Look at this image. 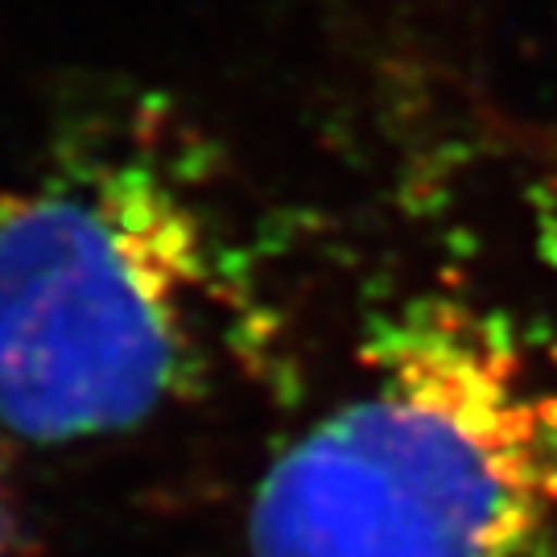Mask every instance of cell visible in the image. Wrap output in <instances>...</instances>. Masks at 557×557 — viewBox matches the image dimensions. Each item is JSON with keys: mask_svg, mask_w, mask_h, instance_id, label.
Instances as JSON below:
<instances>
[{"mask_svg": "<svg viewBox=\"0 0 557 557\" xmlns=\"http://www.w3.org/2000/svg\"><path fill=\"white\" fill-rule=\"evenodd\" d=\"M557 359L467 298L397 306L359 384L264 471L252 557H549Z\"/></svg>", "mask_w": 557, "mask_h": 557, "instance_id": "6da1fadb", "label": "cell"}, {"mask_svg": "<svg viewBox=\"0 0 557 557\" xmlns=\"http://www.w3.org/2000/svg\"><path fill=\"white\" fill-rule=\"evenodd\" d=\"M4 541H9V517H4V496H0V557H4Z\"/></svg>", "mask_w": 557, "mask_h": 557, "instance_id": "3957f363", "label": "cell"}, {"mask_svg": "<svg viewBox=\"0 0 557 557\" xmlns=\"http://www.w3.org/2000/svg\"><path fill=\"white\" fill-rule=\"evenodd\" d=\"M236 294L186 161L91 133L0 195V421L38 446L149 421L207 380Z\"/></svg>", "mask_w": 557, "mask_h": 557, "instance_id": "7a4b0ae2", "label": "cell"}]
</instances>
